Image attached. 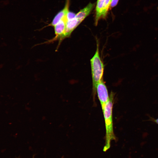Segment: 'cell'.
<instances>
[{
  "label": "cell",
  "mask_w": 158,
  "mask_h": 158,
  "mask_svg": "<svg viewBox=\"0 0 158 158\" xmlns=\"http://www.w3.org/2000/svg\"><path fill=\"white\" fill-rule=\"evenodd\" d=\"M114 94L111 92L109 100L102 110L104 118L106 128V143L103 151H106L110 147V142L113 140H116L114 134L112 120V109L114 102Z\"/></svg>",
  "instance_id": "1"
},
{
  "label": "cell",
  "mask_w": 158,
  "mask_h": 158,
  "mask_svg": "<svg viewBox=\"0 0 158 158\" xmlns=\"http://www.w3.org/2000/svg\"><path fill=\"white\" fill-rule=\"evenodd\" d=\"M92 80V90L93 97L96 94V86L102 79L104 65L99 55V45L97 42L95 53L90 60Z\"/></svg>",
  "instance_id": "2"
},
{
  "label": "cell",
  "mask_w": 158,
  "mask_h": 158,
  "mask_svg": "<svg viewBox=\"0 0 158 158\" xmlns=\"http://www.w3.org/2000/svg\"><path fill=\"white\" fill-rule=\"evenodd\" d=\"M111 0H97L96 7L95 24L96 25L99 20L106 16Z\"/></svg>",
  "instance_id": "3"
},
{
  "label": "cell",
  "mask_w": 158,
  "mask_h": 158,
  "mask_svg": "<svg viewBox=\"0 0 158 158\" xmlns=\"http://www.w3.org/2000/svg\"><path fill=\"white\" fill-rule=\"evenodd\" d=\"M67 15V14L64 16L54 27L55 36L49 42L58 40L60 44L62 40L64 39V35L66 24L68 21Z\"/></svg>",
  "instance_id": "4"
},
{
  "label": "cell",
  "mask_w": 158,
  "mask_h": 158,
  "mask_svg": "<svg viewBox=\"0 0 158 158\" xmlns=\"http://www.w3.org/2000/svg\"><path fill=\"white\" fill-rule=\"evenodd\" d=\"M96 90L102 110L109 98L107 87L103 78L97 84Z\"/></svg>",
  "instance_id": "5"
},
{
  "label": "cell",
  "mask_w": 158,
  "mask_h": 158,
  "mask_svg": "<svg viewBox=\"0 0 158 158\" xmlns=\"http://www.w3.org/2000/svg\"><path fill=\"white\" fill-rule=\"evenodd\" d=\"M70 0H66V3L64 8L59 11L55 16L52 21L49 25V26L54 27L64 16L66 15L69 11Z\"/></svg>",
  "instance_id": "6"
},
{
  "label": "cell",
  "mask_w": 158,
  "mask_h": 158,
  "mask_svg": "<svg viewBox=\"0 0 158 158\" xmlns=\"http://www.w3.org/2000/svg\"><path fill=\"white\" fill-rule=\"evenodd\" d=\"M94 6V4L90 3L76 14L75 17L80 23L90 14Z\"/></svg>",
  "instance_id": "7"
},
{
  "label": "cell",
  "mask_w": 158,
  "mask_h": 158,
  "mask_svg": "<svg viewBox=\"0 0 158 158\" xmlns=\"http://www.w3.org/2000/svg\"><path fill=\"white\" fill-rule=\"evenodd\" d=\"M76 14L70 11H68L67 15V18L68 20L71 19L75 17Z\"/></svg>",
  "instance_id": "8"
},
{
  "label": "cell",
  "mask_w": 158,
  "mask_h": 158,
  "mask_svg": "<svg viewBox=\"0 0 158 158\" xmlns=\"http://www.w3.org/2000/svg\"><path fill=\"white\" fill-rule=\"evenodd\" d=\"M118 0H111L110 7L112 8L115 6L118 3Z\"/></svg>",
  "instance_id": "9"
},
{
  "label": "cell",
  "mask_w": 158,
  "mask_h": 158,
  "mask_svg": "<svg viewBox=\"0 0 158 158\" xmlns=\"http://www.w3.org/2000/svg\"><path fill=\"white\" fill-rule=\"evenodd\" d=\"M154 122H155L156 123L158 124V118L155 119L154 120Z\"/></svg>",
  "instance_id": "10"
},
{
  "label": "cell",
  "mask_w": 158,
  "mask_h": 158,
  "mask_svg": "<svg viewBox=\"0 0 158 158\" xmlns=\"http://www.w3.org/2000/svg\"><path fill=\"white\" fill-rule=\"evenodd\" d=\"M32 158H34V157H32Z\"/></svg>",
  "instance_id": "11"
},
{
  "label": "cell",
  "mask_w": 158,
  "mask_h": 158,
  "mask_svg": "<svg viewBox=\"0 0 158 158\" xmlns=\"http://www.w3.org/2000/svg\"><path fill=\"white\" fill-rule=\"evenodd\" d=\"M61 158H64L63 157H62Z\"/></svg>",
  "instance_id": "12"
}]
</instances>
